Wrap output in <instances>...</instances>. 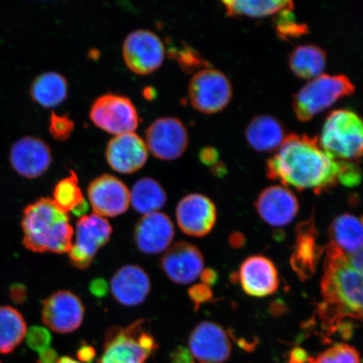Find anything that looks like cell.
Here are the masks:
<instances>
[{
	"label": "cell",
	"instance_id": "43",
	"mask_svg": "<svg viewBox=\"0 0 363 363\" xmlns=\"http://www.w3.org/2000/svg\"><path fill=\"white\" fill-rule=\"evenodd\" d=\"M57 354L52 348H47L39 352L40 363H55Z\"/></svg>",
	"mask_w": 363,
	"mask_h": 363
},
{
	"label": "cell",
	"instance_id": "8",
	"mask_svg": "<svg viewBox=\"0 0 363 363\" xmlns=\"http://www.w3.org/2000/svg\"><path fill=\"white\" fill-rule=\"evenodd\" d=\"M89 117L99 128L116 135L134 133L139 125L138 113L133 101L115 94H106L95 99Z\"/></svg>",
	"mask_w": 363,
	"mask_h": 363
},
{
	"label": "cell",
	"instance_id": "14",
	"mask_svg": "<svg viewBox=\"0 0 363 363\" xmlns=\"http://www.w3.org/2000/svg\"><path fill=\"white\" fill-rule=\"evenodd\" d=\"M179 228L190 237L202 238L210 233L216 225L215 203L201 194H191L181 199L176 210Z\"/></svg>",
	"mask_w": 363,
	"mask_h": 363
},
{
	"label": "cell",
	"instance_id": "38",
	"mask_svg": "<svg viewBox=\"0 0 363 363\" xmlns=\"http://www.w3.org/2000/svg\"><path fill=\"white\" fill-rule=\"evenodd\" d=\"M189 296L198 310L202 303H208L213 297L210 287L203 284H195L189 289Z\"/></svg>",
	"mask_w": 363,
	"mask_h": 363
},
{
	"label": "cell",
	"instance_id": "4",
	"mask_svg": "<svg viewBox=\"0 0 363 363\" xmlns=\"http://www.w3.org/2000/svg\"><path fill=\"white\" fill-rule=\"evenodd\" d=\"M320 146L335 160L358 162L362 155L363 125L359 116L349 110H337L326 118Z\"/></svg>",
	"mask_w": 363,
	"mask_h": 363
},
{
	"label": "cell",
	"instance_id": "20",
	"mask_svg": "<svg viewBox=\"0 0 363 363\" xmlns=\"http://www.w3.org/2000/svg\"><path fill=\"white\" fill-rule=\"evenodd\" d=\"M238 277L247 294L266 297L274 294L279 286L278 270L274 262L263 256H252L245 260Z\"/></svg>",
	"mask_w": 363,
	"mask_h": 363
},
{
	"label": "cell",
	"instance_id": "50",
	"mask_svg": "<svg viewBox=\"0 0 363 363\" xmlns=\"http://www.w3.org/2000/svg\"><path fill=\"white\" fill-rule=\"evenodd\" d=\"M55 363H80L77 362L69 357H63L60 359L57 360Z\"/></svg>",
	"mask_w": 363,
	"mask_h": 363
},
{
	"label": "cell",
	"instance_id": "28",
	"mask_svg": "<svg viewBox=\"0 0 363 363\" xmlns=\"http://www.w3.org/2000/svg\"><path fill=\"white\" fill-rule=\"evenodd\" d=\"M130 201L135 210L145 216L164 206L167 194L157 180L146 177L136 181L130 191Z\"/></svg>",
	"mask_w": 363,
	"mask_h": 363
},
{
	"label": "cell",
	"instance_id": "6",
	"mask_svg": "<svg viewBox=\"0 0 363 363\" xmlns=\"http://www.w3.org/2000/svg\"><path fill=\"white\" fill-rule=\"evenodd\" d=\"M144 325L143 320H138L126 328L108 330L99 363L146 362L157 350V343Z\"/></svg>",
	"mask_w": 363,
	"mask_h": 363
},
{
	"label": "cell",
	"instance_id": "30",
	"mask_svg": "<svg viewBox=\"0 0 363 363\" xmlns=\"http://www.w3.org/2000/svg\"><path fill=\"white\" fill-rule=\"evenodd\" d=\"M26 331V321L19 311L11 306H0V353L15 350Z\"/></svg>",
	"mask_w": 363,
	"mask_h": 363
},
{
	"label": "cell",
	"instance_id": "44",
	"mask_svg": "<svg viewBox=\"0 0 363 363\" xmlns=\"http://www.w3.org/2000/svg\"><path fill=\"white\" fill-rule=\"evenodd\" d=\"M347 259L353 269L362 274V251L347 255Z\"/></svg>",
	"mask_w": 363,
	"mask_h": 363
},
{
	"label": "cell",
	"instance_id": "24",
	"mask_svg": "<svg viewBox=\"0 0 363 363\" xmlns=\"http://www.w3.org/2000/svg\"><path fill=\"white\" fill-rule=\"evenodd\" d=\"M245 136L250 147L259 152L277 151L286 138L282 123L270 115L254 117L245 130Z\"/></svg>",
	"mask_w": 363,
	"mask_h": 363
},
{
	"label": "cell",
	"instance_id": "49",
	"mask_svg": "<svg viewBox=\"0 0 363 363\" xmlns=\"http://www.w3.org/2000/svg\"><path fill=\"white\" fill-rule=\"evenodd\" d=\"M144 97L148 99V101H152L156 96V90L152 89V87H147L143 91Z\"/></svg>",
	"mask_w": 363,
	"mask_h": 363
},
{
	"label": "cell",
	"instance_id": "52",
	"mask_svg": "<svg viewBox=\"0 0 363 363\" xmlns=\"http://www.w3.org/2000/svg\"><path fill=\"white\" fill-rule=\"evenodd\" d=\"M0 363H2L1 362H0Z\"/></svg>",
	"mask_w": 363,
	"mask_h": 363
},
{
	"label": "cell",
	"instance_id": "45",
	"mask_svg": "<svg viewBox=\"0 0 363 363\" xmlns=\"http://www.w3.org/2000/svg\"><path fill=\"white\" fill-rule=\"evenodd\" d=\"M11 296L15 301H24L26 298V289L20 284L13 286Z\"/></svg>",
	"mask_w": 363,
	"mask_h": 363
},
{
	"label": "cell",
	"instance_id": "26",
	"mask_svg": "<svg viewBox=\"0 0 363 363\" xmlns=\"http://www.w3.org/2000/svg\"><path fill=\"white\" fill-rule=\"evenodd\" d=\"M330 244L347 255L362 251V225L359 218L351 215L340 216L329 229Z\"/></svg>",
	"mask_w": 363,
	"mask_h": 363
},
{
	"label": "cell",
	"instance_id": "37",
	"mask_svg": "<svg viewBox=\"0 0 363 363\" xmlns=\"http://www.w3.org/2000/svg\"><path fill=\"white\" fill-rule=\"evenodd\" d=\"M359 162L340 161V170L338 182L346 187H356L361 182Z\"/></svg>",
	"mask_w": 363,
	"mask_h": 363
},
{
	"label": "cell",
	"instance_id": "15",
	"mask_svg": "<svg viewBox=\"0 0 363 363\" xmlns=\"http://www.w3.org/2000/svg\"><path fill=\"white\" fill-rule=\"evenodd\" d=\"M189 351L199 363H224L228 359L231 344L220 325L203 322L190 335Z\"/></svg>",
	"mask_w": 363,
	"mask_h": 363
},
{
	"label": "cell",
	"instance_id": "25",
	"mask_svg": "<svg viewBox=\"0 0 363 363\" xmlns=\"http://www.w3.org/2000/svg\"><path fill=\"white\" fill-rule=\"evenodd\" d=\"M328 62V53L319 45H298L289 56L290 70L299 79L312 80L322 74Z\"/></svg>",
	"mask_w": 363,
	"mask_h": 363
},
{
	"label": "cell",
	"instance_id": "23",
	"mask_svg": "<svg viewBox=\"0 0 363 363\" xmlns=\"http://www.w3.org/2000/svg\"><path fill=\"white\" fill-rule=\"evenodd\" d=\"M323 251L324 247L318 243V234L314 220H308L299 224L290 260L299 279L306 280L314 275Z\"/></svg>",
	"mask_w": 363,
	"mask_h": 363
},
{
	"label": "cell",
	"instance_id": "22",
	"mask_svg": "<svg viewBox=\"0 0 363 363\" xmlns=\"http://www.w3.org/2000/svg\"><path fill=\"white\" fill-rule=\"evenodd\" d=\"M111 289L117 302L125 306H135L147 298L151 290V280L142 267L125 265L112 277Z\"/></svg>",
	"mask_w": 363,
	"mask_h": 363
},
{
	"label": "cell",
	"instance_id": "1",
	"mask_svg": "<svg viewBox=\"0 0 363 363\" xmlns=\"http://www.w3.org/2000/svg\"><path fill=\"white\" fill-rule=\"evenodd\" d=\"M340 161L322 149L318 136L290 134L267 162V175L303 191L311 189L320 194L338 183Z\"/></svg>",
	"mask_w": 363,
	"mask_h": 363
},
{
	"label": "cell",
	"instance_id": "9",
	"mask_svg": "<svg viewBox=\"0 0 363 363\" xmlns=\"http://www.w3.org/2000/svg\"><path fill=\"white\" fill-rule=\"evenodd\" d=\"M111 234L112 227L106 218L96 214L80 217L76 225L74 244L68 252L72 264L79 269H88Z\"/></svg>",
	"mask_w": 363,
	"mask_h": 363
},
{
	"label": "cell",
	"instance_id": "32",
	"mask_svg": "<svg viewBox=\"0 0 363 363\" xmlns=\"http://www.w3.org/2000/svg\"><path fill=\"white\" fill-rule=\"evenodd\" d=\"M170 58L174 59L182 70L187 74H195L203 68L210 67V62L204 59L201 54L188 45H170L167 50Z\"/></svg>",
	"mask_w": 363,
	"mask_h": 363
},
{
	"label": "cell",
	"instance_id": "35",
	"mask_svg": "<svg viewBox=\"0 0 363 363\" xmlns=\"http://www.w3.org/2000/svg\"><path fill=\"white\" fill-rule=\"evenodd\" d=\"M74 122L67 116H59L52 111L50 118L49 131L54 139L66 140L70 138L72 131L74 130Z\"/></svg>",
	"mask_w": 363,
	"mask_h": 363
},
{
	"label": "cell",
	"instance_id": "10",
	"mask_svg": "<svg viewBox=\"0 0 363 363\" xmlns=\"http://www.w3.org/2000/svg\"><path fill=\"white\" fill-rule=\"evenodd\" d=\"M122 53L129 69L147 75L158 69L164 61L165 47L159 36L148 30H136L126 36Z\"/></svg>",
	"mask_w": 363,
	"mask_h": 363
},
{
	"label": "cell",
	"instance_id": "42",
	"mask_svg": "<svg viewBox=\"0 0 363 363\" xmlns=\"http://www.w3.org/2000/svg\"><path fill=\"white\" fill-rule=\"evenodd\" d=\"M201 279L202 284L208 287L215 285L218 281L217 272L211 269H203L201 274Z\"/></svg>",
	"mask_w": 363,
	"mask_h": 363
},
{
	"label": "cell",
	"instance_id": "29",
	"mask_svg": "<svg viewBox=\"0 0 363 363\" xmlns=\"http://www.w3.org/2000/svg\"><path fill=\"white\" fill-rule=\"evenodd\" d=\"M227 16L264 18L276 16L285 9L294 8L292 1L280 0H227L222 1Z\"/></svg>",
	"mask_w": 363,
	"mask_h": 363
},
{
	"label": "cell",
	"instance_id": "19",
	"mask_svg": "<svg viewBox=\"0 0 363 363\" xmlns=\"http://www.w3.org/2000/svg\"><path fill=\"white\" fill-rule=\"evenodd\" d=\"M258 215L266 223L275 227L287 225L297 216L298 201L291 190L281 185L267 188L256 201Z\"/></svg>",
	"mask_w": 363,
	"mask_h": 363
},
{
	"label": "cell",
	"instance_id": "48",
	"mask_svg": "<svg viewBox=\"0 0 363 363\" xmlns=\"http://www.w3.org/2000/svg\"><path fill=\"white\" fill-rule=\"evenodd\" d=\"M213 172L216 176H223L226 172V167L223 164V163H220V162L216 163L214 167H212Z\"/></svg>",
	"mask_w": 363,
	"mask_h": 363
},
{
	"label": "cell",
	"instance_id": "40",
	"mask_svg": "<svg viewBox=\"0 0 363 363\" xmlns=\"http://www.w3.org/2000/svg\"><path fill=\"white\" fill-rule=\"evenodd\" d=\"M89 291L94 297H106L108 291V283L103 279H94L89 284Z\"/></svg>",
	"mask_w": 363,
	"mask_h": 363
},
{
	"label": "cell",
	"instance_id": "33",
	"mask_svg": "<svg viewBox=\"0 0 363 363\" xmlns=\"http://www.w3.org/2000/svg\"><path fill=\"white\" fill-rule=\"evenodd\" d=\"M294 8L285 9L274 16V27L277 34L284 40L298 38L308 33V27L299 23L293 13Z\"/></svg>",
	"mask_w": 363,
	"mask_h": 363
},
{
	"label": "cell",
	"instance_id": "47",
	"mask_svg": "<svg viewBox=\"0 0 363 363\" xmlns=\"http://www.w3.org/2000/svg\"><path fill=\"white\" fill-rule=\"evenodd\" d=\"M89 211V203L86 201L82 202L78 206L75 207L71 212L76 216L82 217L86 216V213Z\"/></svg>",
	"mask_w": 363,
	"mask_h": 363
},
{
	"label": "cell",
	"instance_id": "51",
	"mask_svg": "<svg viewBox=\"0 0 363 363\" xmlns=\"http://www.w3.org/2000/svg\"><path fill=\"white\" fill-rule=\"evenodd\" d=\"M291 363H298V362H291ZM298 363H305V362H298Z\"/></svg>",
	"mask_w": 363,
	"mask_h": 363
},
{
	"label": "cell",
	"instance_id": "46",
	"mask_svg": "<svg viewBox=\"0 0 363 363\" xmlns=\"http://www.w3.org/2000/svg\"><path fill=\"white\" fill-rule=\"evenodd\" d=\"M230 246L234 248H240L243 247L245 244L244 235L240 233H235L230 235Z\"/></svg>",
	"mask_w": 363,
	"mask_h": 363
},
{
	"label": "cell",
	"instance_id": "31",
	"mask_svg": "<svg viewBox=\"0 0 363 363\" xmlns=\"http://www.w3.org/2000/svg\"><path fill=\"white\" fill-rule=\"evenodd\" d=\"M84 201L78 176L74 171H71V175L67 178L59 181L54 188L52 201L59 211L67 214Z\"/></svg>",
	"mask_w": 363,
	"mask_h": 363
},
{
	"label": "cell",
	"instance_id": "21",
	"mask_svg": "<svg viewBox=\"0 0 363 363\" xmlns=\"http://www.w3.org/2000/svg\"><path fill=\"white\" fill-rule=\"evenodd\" d=\"M174 226L170 218L163 213L145 215L135 229L136 247L143 253L157 254L164 252L174 238Z\"/></svg>",
	"mask_w": 363,
	"mask_h": 363
},
{
	"label": "cell",
	"instance_id": "39",
	"mask_svg": "<svg viewBox=\"0 0 363 363\" xmlns=\"http://www.w3.org/2000/svg\"><path fill=\"white\" fill-rule=\"evenodd\" d=\"M199 160L204 165L214 167L219 162V152L214 147H203L199 152Z\"/></svg>",
	"mask_w": 363,
	"mask_h": 363
},
{
	"label": "cell",
	"instance_id": "16",
	"mask_svg": "<svg viewBox=\"0 0 363 363\" xmlns=\"http://www.w3.org/2000/svg\"><path fill=\"white\" fill-rule=\"evenodd\" d=\"M11 164L17 174L26 179L43 176L52 164L51 148L43 140L24 136L13 143L10 152Z\"/></svg>",
	"mask_w": 363,
	"mask_h": 363
},
{
	"label": "cell",
	"instance_id": "13",
	"mask_svg": "<svg viewBox=\"0 0 363 363\" xmlns=\"http://www.w3.org/2000/svg\"><path fill=\"white\" fill-rule=\"evenodd\" d=\"M88 197L94 214L101 217H116L128 210L130 190L121 179L103 174L91 182Z\"/></svg>",
	"mask_w": 363,
	"mask_h": 363
},
{
	"label": "cell",
	"instance_id": "12",
	"mask_svg": "<svg viewBox=\"0 0 363 363\" xmlns=\"http://www.w3.org/2000/svg\"><path fill=\"white\" fill-rule=\"evenodd\" d=\"M42 317L50 329L57 333H70L83 323L84 306L76 294L61 290L45 299Z\"/></svg>",
	"mask_w": 363,
	"mask_h": 363
},
{
	"label": "cell",
	"instance_id": "41",
	"mask_svg": "<svg viewBox=\"0 0 363 363\" xmlns=\"http://www.w3.org/2000/svg\"><path fill=\"white\" fill-rule=\"evenodd\" d=\"M78 357L81 362L92 363L95 357L94 349L89 346V345H83V346L79 348Z\"/></svg>",
	"mask_w": 363,
	"mask_h": 363
},
{
	"label": "cell",
	"instance_id": "34",
	"mask_svg": "<svg viewBox=\"0 0 363 363\" xmlns=\"http://www.w3.org/2000/svg\"><path fill=\"white\" fill-rule=\"evenodd\" d=\"M311 363H360L359 353L347 344L340 343L322 352Z\"/></svg>",
	"mask_w": 363,
	"mask_h": 363
},
{
	"label": "cell",
	"instance_id": "11",
	"mask_svg": "<svg viewBox=\"0 0 363 363\" xmlns=\"http://www.w3.org/2000/svg\"><path fill=\"white\" fill-rule=\"evenodd\" d=\"M146 142L154 157L165 161L176 160L188 148L189 133L178 118L162 117L149 125Z\"/></svg>",
	"mask_w": 363,
	"mask_h": 363
},
{
	"label": "cell",
	"instance_id": "3",
	"mask_svg": "<svg viewBox=\"0 0 363 363\" xmlns=\"http://www.w3.org/2000/svg\"><path fill=\"white\" fill-rule=\"evenodd\" d=\"M23 244L34 252L62 254L70 251L74 229L70 217L52 199L42 198L23 211Z\"/></svg>",
	"mask_w": 363,
	"mask_h": 363
},
{
	"label": "cell",
	"instance_id": "27",
	"mask_svg": "<svg viewBox=\"0 0 363 363\" xmlns=\"http://www.w3.org/2000/svg\"><path fill=\"white\" fill-rule=\"evenodd\" d=\"M67 79L56 72H48L36 77L30 86L33 101L45 108L57 106L67 97Z\"/></svg>",
	"mask_w": 363,
	"mask_h": 363
},
{
	"label": "cell",
	"instance_id": "2",
	"mask_svg": "<svg viewBox=\"0 0 363 363\" xmlns=\"http://www.w3.org/2000/svg\"><path fill=\"white\" fill-rule=\"evenodd\" d=\"M323 302L318 314L330 333L347 320H362V274L351 266L347 255L329 244L321 280Z\"/></svg>",
	"mask_w": 363,
	"mask_h": 363
},
{
	"label": "cell",
	"instance_id": "7",
	"mask_svg": "<svg viewBox=\"0 0 363 363\" xmlns=\"http://www.w3.org/2000/svg\"><path fill=\"white\" fill-rule=\"evenodd\" d=\"M233 96V85L226 75L215 68L195 72L189 84L190 103L195 110L214 115L228 106Z\"/></svg>",
	"mask_w": 363,
	"mask_h": 363
},
{
	"label": "cell",
	"instance_id": "36",
	"mask_svg": "<svg viewBox=\"0 0 363 363\" xmlns=\"http://www.w3.org/2000/svg\"><path fill=\"white\" fill-rule=\"evenodd\" d=\"M26 337L28 346L38 353L48 348L52 342V335L49 330L40 326L30 328L26 331Z\"/></svg>",
	"mask_w": 363,
	"mask_h": 363
},
{
	"label": "cell",
	"instance_id": "17",
	"mask_svg": "<svg viewBox=\"0 0 363 363\" xmlns=\"http://www.w3.org/2000/svg\"><path fill=\"white\" fill-rule=\"evenodd\" d=\"M163 272L172 282L189 284L201 276L204 260L194 245L179 242L167 250L161 260Z\"/></svg>",
	"mask_w": 363,
	"mask_h": 363
},
{
	"label": "cell",
	"instance_id": "18",
	"mask_svg": "<svg viewBox=\"0 0 363 363\" xmlns=\"http://www.w3.org/2000/svg\"><path fill=\"white\" fill-rule=\"evenodd\" d=\"M106 157L113 170L120 174H133L146 164L147 147L135 133L117 135L108 143Z\"/></svg>",
	"mask_w": 363,
	"mask_h": 363
},
{
	"label": "cell",
	"instance_id": "5",
	"mask_svg": "<svg viewBox=\"0 0 363 363\" xmlns=\"http://www.w3.org/2000/svg\"><path fill=\"white\" fill-rule=\"evenodd\" d=\"M355 93V85L347 76L321 74L310 80L294 94L293 108L301 122L310 121L339 99Z\"/></svg>",
	"mask_w": 363,
	"mask_h": 363
}]
</instances>
